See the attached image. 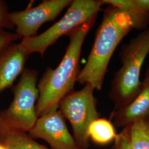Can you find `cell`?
<instances>
[{
    "label": "cell",
    "instance_id": "6da1fadb",
    "mask_svg": "<svg viewBox=\"0 0 149 149\" xmlns=\"http://www.w3.org/2000/svg\"><path fill=\"white\" fill-rule=\"evenodd\" d=\"M96 17L69 32L70 42L64 57L55 69L48 68L38 84L39 97L36 110L38 118L57 111L59 103L74 91L80 74V60L85 39Z\"/></svg>",
    "mask_w": 149,
    "mask_h": 149
},
{
    "label": "cell",
    "instance_id": "7a4b0ae2",
    "mask_svg": "<svg viewBox=\"0 0 149 149\" xmlns=\"http://www.w3.org/2000/svg\"><path fill=\"white\" fill-rule=\"evenodd\" d=\"M133 29L131 19L125 13L112 6L107 8L77 82L82 85L90 84L95 90H101L113 54L123 39Z\"/></svg>",
    "mask_w": 149,
    "mask_h": 149
},
{
    "label": "cell",
    "instance_id": "3957f363",
    "mask_svg": "<svg viewBox=\"0 0 149 149\" xmlns=\"http://www.w3.org/2000/svg\"><path fill=\"white\" fill-rule=\"evenodd\" d=\"M149 54V27L121 48L122 66L114 75L109 97L114 109L127 106L138 95L141 87L140 74Z\"/></svg>",
    "mask_w": 149,
    "mask_h": 149
},
{
    "label": "cell",
    "instance_id": "277c9868",
    "mask_svg": "<svg viewBox=\"0 0 149 149\" xmlns=\"http://www.w3.org/2000/svg\"><path fill=\"white\" fill-rule=\"evenodd\" d=\"M38 72L26 69L21 78L12 88L13 100L10 107L0 112V128L28 133L38 118L36 103L39 97Z\"/></svg>",
    "mask_w": 149,
    "mask_h": 149
},
{
    "label": "cell",
    "instance_id": "5b68a950",
    "mask_svg": "<svg viewBox=\"0 0 149 149\" xmlns=\"http://www.w3.org/2000/svg\"><path fill=\"white\" fill-rule=\"evenodd\" d=\"M103 5L102 0L72 1L66 12L59 21L36 37L23 38L19 44L29 55L37 53L43 57L47 49L59 38L96 17Z\"/></svg>",
    "mask_w": 149,
    "mask_h": 149
},
{
    "label": "cell",
    "instance_id": "8992f818",
    "mask_svg": "<svg viewBox=\"0 0 149 149\" xmlns=\"http://www.w3.org/2000/svg\"><path fill=\"white\" fill-rule=\"evenodd\" d=\"M94 90L91 85L86 84L81 90L71 92L59 103L60 112L71 125L78 149H88V129L91 124L100 118Z\"/></svg>",
    "mask_w": 149,
    "mask_h": 149
},
{
    "label": "cell",
    "instance_id": "52a82bcc",
    "mask_svg": "<svg viewBox=\"0 0 149 149\" xmlns=\"http://www.w3.org/2000/svg\"><path fill=\"white\" fill-rule=\"evenodd\" d=\"M71 0H44L39 5H28L22 11L10 13L16 33L23 38L37 36L39 28L45 22L53 21L66 7Z\"/></svg>",
    "mask_w": 149,
    "mask_h": 149
},
{
    "label": "cell",
    "instance_id": "ba28073f",
    "mask_svg": "<svg viewBox=\"0 0 149 149\" xmlns=\"http://www.w3.org/2000/svg\"><path fill=\"white\" fill-rule=\"evenodd\" d=\"M28 135L33 139H42L46 141L52 149H78L59 110L38 118Z\"/></svg>",
    "mask_w": 149,
    "mask_h": 149
},
{
    "label": "cell",
    "instance_id": "9c48e42d",
    "mask_svg": "<svg viewBox=\"0 0 149 149\" xmlns=\"http://www.w3.org/2000/svg\"><path fill=\"white\" fill-rule=\"evenodd\" d=\"M111 118L117 126L123 128L134 122L149 118V67L138 95L127 106L113 110Z\"/></svg>",
    "mask_w": 149,
    "mask_h": 149
},
{
    "label": "cell",
    "instance_id": "30bf717a",
    "mask_svg": "<svg viewBox=\"0 0 149 149\" xmlns=\"http://www.w3.org/2000/svg\"><path fill=\"white\" fill-rule=\"evenodd\" d=\"M29 55L19 43H13L0 53V93L11 87L22 74Z\"/></svg>",
    "mask_w": 149,
    "mask_h": 149
},
{
    "label": "cell",
    "instance_id": "8fae6325",
    "mask_svg": "<svg viewBox=\"0 0 149 149\" xmlns=\"http://www.w3.org/2000/svg\"><path fill=\"white\" fill-rule=\"evenodd\" d=\"M103 5L107 4L125 13L132 22L134 29H147L149 24V13L138 5L135 0H102Z\"/></svg>",
    "mask_w": 149,
    "mask_h": 149
},
{
    "label": "cell",
    "instance_id": "7c38bea8",
    "mask_svg": "<svg viewBox=\"0 0 149 149\" xmlns=\"http://www.w3.org/2000/svg\"><path fill=\"white\" fill-rule=\"evenodd\" d=\"M0 143L8 149H50L38 143L28 134L0 128Z\"/></svg>",
    "mask_w": 149,
    "mask_h": 149
},
{
    "label": "cell",
    "instance_id": "4fadbf2b",
    "mask_svg": "<svg viewBox=\"0 0 149 149\" xmlns=\"http://www.w3.org/2000/svg\"><path fill=\"white\" fill-rule=\"evenodd\" d=\"M117 134L110 120L98 118L91 124L88 129V136L95 144L106 145L114 141Z\"/></svg>",
    "mask_w": 149,
    "mask_h": 149
},
{
    "label": "cell",
    "instance_id": "5bb4252c",
    "mask_svg": "<svg viewBox=\"0 0 149 149\" xmlns=\"http://www.w3.org/2000/svg\"><path fill=\"white\" fill-rule=\"evenodd\" d=\"M126 128L133 149H149V118L130 124Z\"/></svg>",
    "mask_w": 149,
    "mask_h": 149
},
{
    "label": "cell",
    "instance_id": "9a60e30c",
    "mask_svg": "<svg viewBox=\"0 0 149 149\" xmlns=\"http://www.w3.org/2000/svg\"><path fill=\"white\" fill-rule=\"evenodd\" d=\"M21 38L16 33L0 29V53Z\"/></svg>",
    "mask_w": 149,
    "mask_h": 149
},
{
    "label": "cell",
    "instance_id": "2e32d148",
    "mask_svg": "<svg viewBox=\"0 0 149 149\" xmlns=\"http://www.w3.org/2000/svg\"><path fill=\"white\" fill-rule=\"evenodd\" d=\"M13 29L15 26L11 21L10 13L4 1H0V29Z\"/></svg>",
    "mask_w": 149,
    "mask_h": 149
},
{
    "label": "cell",
    "instance_id": "e0dca14e",
    "mask_svg": "<svg viewBox=\"0 0 149 149\" xmlns=\"http://www.w3.org/2000/svg\"><path fill=\"white\" fill-rule=\"evenodd\" d=\"M112 149H133L126 128H123L122 131L117 134Z\"/></svg>",
    "mask_w": 149,
    "mask_h": 149
},
{
    "label": "cell",
    "instance_id": "ac0fdd59",
    "mask_svg": "<svg viewBox=\"0 0 149 149\" xmlns=\"http://www.w3.org/2000/svg\"><path fill=\"white\" fill-rule=\"evenodd\" d=\"M136 3L149 13V0H135Z\"/></svg>",
    "mask_w": 149,
    "mask_h": 149
},
{
    "label": "cell",
    "instance_id": "d6986e66",
    "mask_svg": "<svg viewBox=\"0 0 149 149\" xmlns=\"http://www.w3.org/2000/svg\"><path fill=\"white\" fill-rule=\"evenodd\" d=\"M0 149H8L5 145L1 143H0Z\"/></svg>",
    "mask_w": 149,
    "mask_h": 149
}]
</instances>
